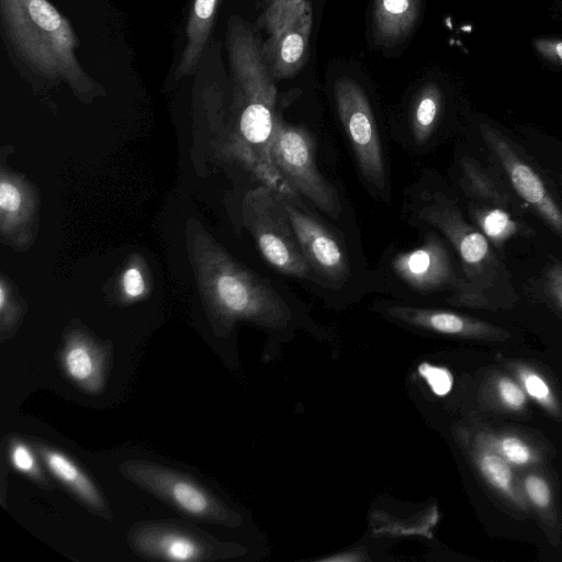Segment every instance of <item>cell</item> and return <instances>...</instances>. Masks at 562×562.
I'll return each mask as SVG.
<instances>
[{"mask_svg": "<svg viewBox=\"0 0 562 562\" xmlns=\"http://www.w3.org/2000/svg\"><path fill=\"white\" fill-rule=\"evenodd\" d=\"M484 476L497 488L509 491L513 482L512 471L506 461L495 453H484L480 458Z\"/></svg>", "mask_w": 562, "mask_h": 562, "instance_id": "cell-17", "label": "cell"}, {"mask_svg": "<svg viewBox=\"0 0 562 562\" xmlns=\"http://www.w3.org/2000/svg\"><path fill=\"white\" fill-rule=\"evenodd\" d=\"M441 111V93L435 83L425 85L417 93L412 109L411 130L417 145L432 134Z\"/></svg>", "mask_w": 562, "mask_h": 562, "instance_id": "cell-15", "label": "cell"}, {"mask_svg": "<svg viewBox=\"0 0 562 562\" xmlns=\"http://www.w3.org/2000/svg\"><path fill=\"white\" fill-rule=\"evenodd\" d=\"M0 19L11 48L36 75L78 92L95 86L76 56L80 42L71 23L48 0H0Z\"/></svg>", "mask_w": 562, "mask_h": 562, "instance_id": "cell-1", "label": "cell"}, {"mask_svg": "<svg viewBox=\"0 0 562 562\" xmlns=\"http://www.w3.org/2000/svg\"><path fill=\"white\" fill-rule=\"evenodd\" d=\"M45 469L88 510L112 519L110 506L91 477L69 456L42 441H33Z\"/></svg>", "mask_w": 562, "mask_h": 562, "instance_id": "cell-11", "label": "cell"}, {"mask_svg": "<svg viewBox=\"0 0 562 562\" xmlns=\"http://www.w3.org/2000/svg\"><path fill=\"white\" fill-rule=\"evenodd\" d=\"M7 452L9 462L16 472L46 491L54 488L46 475L45 467L42 465L43 462L32 445L19 436H10L7 440Z\"/></svg>", "mask_w": 562, "mask_h": 562, "instance_id": "cell-16", "label": "cell"}, {"mask_svg": "<svg viewBox=\"0 0 562 562\" xmlns=\"http://www.w3.org/2000/svg\"><path fill=\"white\" fill-rule=\"evenodd\" d=\"M297 244L321 285L338 288L350 277L347 250L289 187L274 189Z\"/></svg>", "mask_w": 562, "mask_h": 562, "instance_id": "cell-7", "label": "cell"}, {"mask_svg": "<svg viewBox=\"0 0 562 562\" xmlns=\"http://www.w3.org/2000/svg\"><path fill=\"white\" fill-rule=\"evenodd\" d=\"M498 391L502 400L513 408L521 407L526 401L524 392L509 380H501Z\"/></svg>", "mask_w": 562, "mask_h": 562, "instance_id": "cell-23", "label": "cell"}, {"mask_svg": "<svg viewBox=\"0 0 562 562\" xmlns=\"http://www.w3.org/2000/svg\"><path fill=\"white\" fill-rule=\"evenodd\" d=\"M533 47L550 63L562 66V40L537 38L533 41Z\"/></svg>", "mask_w": 562, "mask_h": 562, "instance_id": "cell-22", "label": "cell"}, {"mask_svg": "<svg viewBox=\"0 0 562 562\" xmlns=\"http://www.w3.org/2000/svg\"><path fill=\"white\" fill-rule=\"evenodd\" d=\"M112 356L81 337L69 339L57 356L61 373L85 393L97 395L105 386Z\"/></svg>", "mask_w": 562, "mask_h": 562, "instance_id": "cell-10", "label": "cell"}, {"mask_svg": "<svg viewBox=\"0 0 562 562\" xmlns=\"http://www.w3.org/2000/svg\"><path fill=\"white\" fill-rule=\"evenodd\" d=\"M270 158L286 187L329 217H339L342 207L338 192L318 170L313 139L304 128L291 125L278 115Z\"/></svg>", "mask_w": 562, "mask_h": 562, "instance_id": "cell-4", "label": "cell"}, {"mask_svg": "<svg viewBox=\"0 0 562 562\" xmlns=\"http://www.w3.org/2000/svg\"><path fill=\"white\" fill-rule=\"evenodd\" d=\"M218 4L220 0H194L186 27L187 43L175 71L176 79L196 70L210 37Z\"/></svg>", "mask_w": 562, "mask_h": 562, "instance_id": "cell-12", "label": "cell"}, {"mask_svg": "<svg viewBox=\"0 0 562 562\" xmlns=\"http://www.w3.org/2000/svg\"><path fill=\"white\" fill-rule=\"evenodd\" d=\"M121 474L173 509L205 522L236 528L243 516L191 476L159 463L127 460Z\"/></svg>", "mask_w": 562, "mask_h": 562, "instance_id": "cell-3", "label": "cell"}, {"mask_svg": "<svg viewBox=\"0 0 562 562\" xmlns=\"http://www.w3.org/2000/svg\"><path fill=\"white\" fill-rule=\"evenodd\" d=\"M525 387L528 394L537 400H546L549 396V386L537 374H528L526 376Z\"/></svg>", "mask_w": 562, "mask_h": 562, "instance_id": "cell-26", "label": "cell"}, {"mask_svg": "<svg viewBox=\"0 0 562 562\" xmlns=\"http://www.w3.org/2000/svg\"><path fill=\"white\" fill-rule=\"evenodd\" d=\"M482 227L488 236L498 238L513 229L514 224L507 213L502 210H493L484 216Z\"/></svg>", "mask_w": 562, "mask_h": 562, "instance_id": "cell-19", "label": "cell"}, {"mask_svg": "<svg viewBox=\"0 0 562 562\" xmlns=\"http://www.w3.org/2000/svg\"><path fill=\"white\" fill-rule=\"evenodd\" d=\"M499 447L504 457L514 464H525L531 458L529 448L517 438H505Z\"/></svg>", "mask_w": 562, "mask_h": 562, "instance_id": "cell-20", "label": "cell"}, {"mask_svg": "<svg viewBox=\"0 0 562 562\" xmlns=\"http://www.w3.org/2000/svg\"><path fill=\"white\" fill-rule=\"evenodd\" d=\"M130 548L140 558L201 562L244 555L246 548L221 542L203 530L175 521H139L127 532Z\"/></svg>", "mask_w": 562, "mask_h": 562, "instance_id": "cell-5", "label": "cell"}, {"mask_svg": "<svg viewBox=\"0 0 562 562\" xmlns=\"http://www.w3.org/2000/svg\"><path fill=\"white\" fill-rule=\"evenodd\" d=\"M559 290V297H560V302L562 304V280L559 281V285H558V289Z\"/></svg>", "mask_w": 562, "mask_h": 562, "instance_id": "cell-28", "label": "cell"}, {"mask_svg": "<svg viewBox=\"0 0 562 562\" xmlns=\"http://www.w3.org/2000/svg\"><path fill=\"white\" fill-rule=\"evenodd\" d=\"M312 25L313 9L307 1L299 14L261 43L262 59L274 81L292 77L303 67Z\"/></svg>", "mask_w": 562, "mask_h": 562, "instance_id": "cell-9", "label": "cell"}, {"mask_svg": "<svg viewBox=\"0 0 562 562\" xmlns=\"http://www.w3.org/2000/svg\"><path fill=\"white\" fill-rule=\"evenodd\" d=\"M418 375L437 396H445L452 389L453 378L446 368L425 362L418 367Z\"/></svg>", "mask_w": 562, "mask_h": 562, "instance_id": "cell-18", "label": "cell"}, {"mask_svg": "<svg viewBox=\"0 0 562 562\" xmlns=\"http://www.w3.org/2000/svg\"><path fill=\"white\" fill-rule=\"evenodd\" d=\"M505 166L517 192L562 232V213L548 195L546 188L532 169L524 162L506 157Z\"/></svg>", "mask_w": 562, "mask_h": 562, "instance_id": "cell-14", "label": "cell"}, {"mask_svg": "<svg viewBox=\"0 0 562 562\" xmlns=\"http://www.w3.org/2000/svg\"><path fill=\"white\" fill-rule=\"evenodd\" d=\"M526 492L531 502L538 507H546L550 503V488L547 482L536 475H529L525 480Z\"/></svg>", "mask_w": 562, "mask_h": 562, "instance_id": "cell-21", "label": "cell"}, {"mask_svg": "<svg viewBox=\"0 0 562 562\" xmlns=\"http://www.w3.org/2000/svg\"><path fill=\"white\" fill-rule=\"evenodd\" d=\"M247 215L258 247L273 269L282 274L319 284L273 188L265 184L250 194Z\"/></svg>", "mask_w": 562, "mask_h": 562, "instance_id": "cell-6", "label": "cell"}, {"mask_svg": "<svg viewBox=\"0 0 562 562\" xmlns=\"http://www.w3.org/2000/svg\"><path fill=\"white\" fill-rule=\"evenodd\" d=\"M21 195L19 190L8 182L0 184V206L8 212H14L19 209Z\"/></svg>", "mask_w": 562, "mask_h": 562, "instance_id": "cell-24", "label": "cell"}, {"mask_svg": "<svg viewBox=\"0 0 562 562\" xmlns=\"http://www.w3.org/2000/svg\"><path fill=\"white\" fill-rule=\"evenodd\" d=\"M334 98L363 179L376 192L383 193L387 183L385 160L367 94L353 79L340 77L334 85Z\"/></svg>", "mask_w": 562, "mask_h": 562, "instance_id": "cell-8", "label": "cell"}, {"mask_svg": "<svg viewBox=\"0 0 562 562\" xmlns=\"http://www.w3.org/2000/svg\"><path fill=\"white\" fill-rule=\"evenodd\" d=\"M3 306H4V291L1 288L0 289V307L3 308Z\"/></svg>", "mask_w": 562, "mask_h": 562, "instance_id": "cell-27", "label": "cell"}, {"mask_svg": "<svg viewBox=\"0 0 562 562\" xmlns=\"http://www.w3.org/2000/svg\"><path fill=\"white\" fill-rule=\"evenodd\" d=\"M420 0H373V29L378 40L394 44L414 27Z\"/></svg>", "mask_w": 562, "mask_h": 562, "instance_id": "cell-13", "label": "cell"}, {"mask_svg": "<svg viewBox=\"0 0 562 562\" xmlns=\"http://www.w3.org/2000/svg\"><path fill=\"white\" fill-rule=\"evenodd\" d=\"M123 283L125 292L130 296H138L144 291L143 277L135 268H131L124 273Z\"/></svg>", "mask_w": 562, "mask_h": 562, "instance_id": "cell-25", "label": "cell"}, {"mask_svg": "<svg viewBox=\"0 0 562 562\" xmlns=\"http://www.w3.org/2000/svg\"><path fill=\"white\" fill-rule=\"evenodd\" d=\"M453 282L449 252L432 231L424 233L418 246L390 254L378 267V288L411 304H422Z\"/></svg>", "mask_w": 562, "mask_h": 562, "instance_id": "cell-2", "label": "cell"}, {"mask_svg": "<svg viewBox=\"0 0 562 562\" xmlns=\"http://www.w3.org/2000/svg\"><path fill=\"white\" fill-rule=\"evenodd\" d=\"M283 1H289V0H270V2H283Z\"/></svg>", "mask_w": 562, "mask_h": 562, "instance_id": "cell-29", "label": "cell"}]
</instances>
